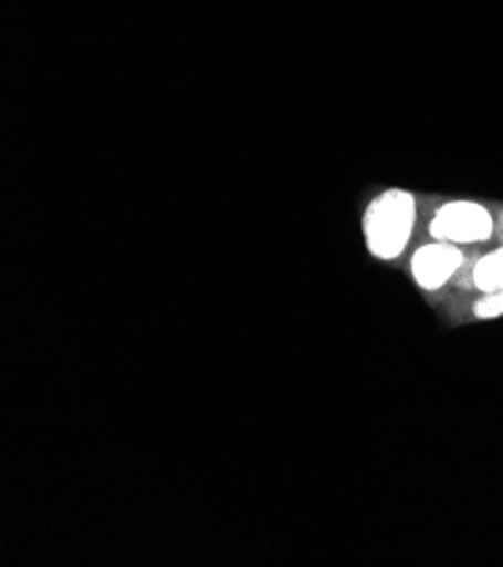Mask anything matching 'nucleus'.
<instances>
[{
  "label": "nucleus",
  "instance_id": "f257e3e1",
  "mask_svg": "<svg viewBox=\"0 0 503 567\" xmlns=\"http://www.w3.org/2000/svg\"><path fill=\"white\" fill-rule=\"evenodd\" d=\"M416 199L405 190H386L375 197L364 217V234L370 254L379 260H396L405 254L413 226Z\"/></svg>",
  "mask_w": 503,
  "mask_h": 567
},
{
  "label": "nucleus",
  "instance_id": "39448f33",
  "mask_svg": "<svg viewBox=\"0 0 503 567\" xmlns=\"http://www.w3.org/2000/svg\"><path fill=\"white\" fill-rule=\"evenodd\" d=\"M503 315V290L488 292L476 306H474V317L476 319H496Z\"/></svg>",
  "mask_w": 503,
  "mask_h": 567
},
{
  "label": "nucleus",
  "instance_id": "f03ea898",
  "mask_svg": "<svg viewBox=\"0 0 503 567\" xmlns=\"http://www.w3.org/2000/svg\"><path fill=\"white\" fill-rule=\"evenodd\" d=\"M492 231L494 221L490 210L476 202L442 204L429 224L431 238L452 245L485 243L490 240Z\"/></svg>",
  "mask_w": 503,
  "mask_h": 567
},
{
  "label": "nucleus",
  "instance_id": "7ed1b4c3",
  "mask_svg": "<svg viewBox=\"0 0 503 567\" xmlns=\"http://www.w3.org/2000/svg\"><path fill=\"white\" fill-rule=\"evenodd\" d=\"M463 265V251L452 243H429L411 256V274L418 286L427 292L440 290Z\"/></svg>",
  "mask_w": 503,
  "mask_h": 567
},
{
  "label": "nucleus",
  "instance_id": "20e7f679",
  "mask_svg": "<svg viewBox=\"0 0 503 567\" xmlns=\"http://www.w3.org/2000/svg\"><path fill=\"white\" fill-rule=\"evenodd\" d=\"M472 280L479 292L503 290V247L479 258L472 271Z\"/></svg>",
  "mask_w": 503,
  "mask_h": 567
}]
</instances>
